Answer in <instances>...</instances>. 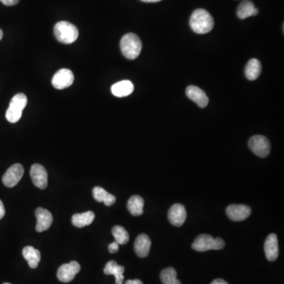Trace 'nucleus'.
Listing matches in <instances>:
<instances>
[{"mask_svg":"<svg viewBox=\"0 0 284 284\" xmlns=\"http://www.w3.org/2000/svg\"><path fill=\"white\" fill-rule=\"evenodd\" d=\"M189 26L194 33L205 34L213 29V17L204 9H198L193 11L189 19Z\"/></svg>","mask_w":284,"mask_h":284,"instance_id":"f257e3e1","label":"nucleus"},{"mask_svg":"<svg viewBox=\"0 0 284 284\" xmlns=\"http://www.w3.org/2000/svg\"><path fill=\"white\" fill-rule=\"evenodd\" d=\"M120 49L122 55L126 59L133 60L139 56L142 49V43L135 33H127L121 39Z\"/></svg>","mask_w":284,"mask_h":284,"instance_id":"f03ea898","label":"nucleus"},{"mask_svg":"<svg viewBox=\"0 0 284 284\" xmlns=\"http://www.w3.org/2000/svg\"><path fill=\"white\" fill-rule=\"evenodd\" d=\"M54 34L57 40L62 43L70 45L78 39V28L68 21H59L54 27Z\"/></svg>","mask_w":284,"mask_h":284,"instance_id":"7ed1b4c3","label":"nucleus"},{"mask_svg":"<svg viewBox=\"0 0 284 284\" xmlns=\"http://www.w3.org/2000/svg\"><path fill=\"white\" fill-rule=\"evenodd\" d=\"M27 102V97L24 93H18L13 97L6 112V118L8 122L15 123L20 120Z\"/></svg>","mask_w":284,"mask_h":284,"instance_id":"20e7f679","label":"nucleus"},{"mask_svg":"<svg viewBox=\"0 0 284 284\" xmlns=\"http://www.w3.org/2000/svg\"><path fill=\"white\" fill-rule=\"evenodd\" d=\"M225 243L221 238H213L209 234H203L196 237L192 244V248L198 252H205L211 250H222Z\"/></svg>","mask_w":284,"mask_h":284,"instance_id":"39448f33","label":"nucleus"},{"mask_svg":"<svg viewBox=\"0 0 284 284\" xmlns=\"http://www.w3.org/2000/svg\"><path fill=\"white\" fill-rule=\"evenodd\" d=\"M248 145L253 154H256L257 157L265 158L270 154V142L265 136L255 135L252 137L249 140Z\"/></svg>","mask_w":284,"mask_h":284,"instance_id":"423d86ee","label":"nucleus"},{"mask_svg":"<svg viewBox=\"0 0 284 284\" xmlns=\"http://www.w3.org/2000/svg\"><path fill=\"white\" fill-rule=\"evenodd\" d=\"M81 270V265L77 261H71L60 266L57 272V277L62 282L72 281L76 275Z\"/></svg>","mask_w":284,"mask_h":284,"instance_id":"0eeeda50","label":"nucleus"},{"mask_svg":"<svg viewBox=\"0 0 284 284\" xmlns=\"http://www.w3.org/2000/svg\"><path fill=\"white\" fill-rule=\"evenodd\" d=\"M24 174V168L20 164H15L9 167L3 176V183L7 187L12 188L15 186L21 180Z\"/></svg>","mask_w":284,"mask_h":284,"instance_id":"6e6552de","label":"nucleus"},{"mask_svg":"<svg viewBox=\"0 0 284 284\" xmlns=\"http://www.w3.org/2000/svg\"><path fill=\"white\" fill-rule=\"evenodd\" d=\"M74 76L72 71L68 69H61L55 73L52 80V84L57 90H63L72 85Z\"/></svg>","mask_w":284,"mask_h":284,"instance_id":"1a4fd4ad","label":"nucleus"},{"mask_svg":"<svg viewBox=\"0 0 284 284\" xmlns=\"http://www.w3.org/2000/svg\"><path fill=\"white\" fill-rule=\"evenodd\" d=\"M226 213L232 221H243L251 214V208L245 205H231L227 207Z\"/></svg>","mask_w":284,"mask_h":284,"instance_id":"9d476101","label":"nucleus"},{"mask_svg":"<svg viewBox=\"0 0 284 284\" xmlns=\"http://www.w3.org/2000/svg\"><path fill=\"white\" fill-rule=\"evenodd\" d=\"M30 176L33 184L36 187L41 189H46L48 186V173L43 166L38 164H33L30 170Z\"/></svg>","mask_w":284,"mask_h":284,"instance_id":"9b49d317","label":"nucleus"},{"mask_svg":"<svg viewBox=\"0 0 284 284\" xmlns=\"http://www.w3.org/2000/svg\"><path fill=\"white\" fill-rule=\"evenodd\" d=\"M35 215L36 217V230L37 232H43L50 228L53 222V217L49 210L43 208H37Z\"/></svg>","mask_w":284,"mask_h":284,"instance_id":"f8f14e48","label":"nucleus"},{"mask_svg":"<svg viewBox=\"0 0 284 284\" xmlns=\"http://www.w3.org/2000/svg\"><path fill=\"white\" fill-rule=\"evenodd\" d=\"M167 215L170 224L174 227H181L186 219V208L181 204H174L170 207Z\"/></svg>","mask_w":284,"mask_h":284,"instance_id":"ddd939ff","label":"nucleus"},{"mask_svg":"<svg viewBox=\"0 0 284 284\" xmlns=\"http://www.w3.org/2000/svg\"><path fill=\"white\" fill-rule=\"evenodd\" d=\"M186 96L189 97L192 101L194 102L199 107L204 108L208 104V98L206 93L198 87L194 85H190L187 87L186 90Z\"/></svg>","mask_w":284,"mask_h":284,"instance_id":"4468645a","label":"nucleus"},{"mask_svg":"<svg viewBox=\"0 0 284 284\" xmlns=\"http://www.w3.org/2000/svg\"><path fill=\"white\" fill-rule=\"evenodd\" d=\"M265 252L266 257L270 261H274L279 256V244L276 234H271L268 236L265 243Z\"/></svg>","mask_w":284,"mask_h":284,"instance_id":"2eb2a0df","label":"nucleus"},{"mask_svg":"<svg viewBox=\"0 0 284 284\" xmlns=\"http://www.w3.org/2000/svg\"><path fill=\"white\" fill-rule=\"evenodd\" d=\"M151 247V240L147 234H141L135 240V251L138 257L144 258L148 256Z\"/></svg>","mask_w":284,"mask_h":284,"instance_id":"dca6fc26","label":"nucleus"},{"mask_svg":"<svg viewBox=\"0 0 284 284\" xmlns=\"http://www.w3.org/2000/svg\"><path fill=\"white\" fill-rule=\"evenodd\" d=\"M112 94L117 97H127L134 92L135 86L130 81L125 80V81H119L114 84L112 86Z\"/></svg>","mask_w":284,"mask_h":284,"instance_id":"f3484780","label":"nucleus"},{"mask_svg":"<svg viewBox=\"0 0 284 284\" xmlns=\"http://www.w3.org/2000/svg\"><path fill=\"white\" fill-rule=\"evenodd\" d=\"M125 269L123 266L118 265L115 260H111L107 262L105 265V268L103 269V272L106 275H113L116 277V284H122L124 276Z\"/></svg>","mask_w":284,"mask_h":284,"instance_id":"a211bd4d","label":"nucleus"},{"mask_svg":"<svg viewBox=\"0 0 284 284\" xmlns=\"http://www.w3.org/2000/svg\"><path fill=\"white\" fill-rule=\"evenodd\" d=\"M258 12V9L256 8L253 3L250 0H244L239 4L237 10L238 17L242 20L252 16H256Z\"/></svg>","mask_w":284,"mask_h":284,"instance_id":"6ab92c4d","label":"nucleus"},{"mask_svg":"<svg viewBox=\"0 0 284 284\" xmlns=\"http://www.w3.org/2000/svg\"><path fill=\"white\" fill-rule=\"evenodd\" d=\"M261 63L257 59H252L247 62L245 69V74L247 79L254 81L257 79L261 73Z\"/></svg>","mask_w":284,"mask_h":284,"instance_id":"aec40b11","label":"nucleus"},{"mask_svg":"<svg viewBox=\"0 0 284 284\" xmlns=\"http://www.w3.org/2000/svg\"><path fill=\"white\" fill-rule=\"evenodd\" d=\"M93 195L95 200L98 202H103L107 206H111L116 203V198L114 195L111 194L105 189L100 186L93 188Z\"/></svg>","mask_w":284,"mask_h":284,"instance_id":"412c9836","label":"nucleus"},{"mask_svg":"<svg viewBox=\"0 0 284 284\" xmlns=\"http://www.w3.org/2000/svg\"><path fill=\"white\" fill-rule=\"evenodd\" d=\"M24 258L27 260L31 269H36L40 261V253L39 250L33 248V246H26L23 250Z\"/></svg>","mask_w":284,"mask_h":284,"instance_id":"4be33fe9","label":"nucleus"},{"mask_svg":"<svg viewBox=\"0 0 284 284\" xmlns=\"http://www.w3.org/2000/svg\"><path fill=\"white\" fill-rule=\"evenodd\" d=\"M95 219V213L92 211L83 213L74 214L72 216V224L74 227L81 228L90 225Z\"/></svg>","mask_w":284,"mask_h":284,"instance_id":"5701e85b","label":"nucleus"},{"mask_svg":"<svg viewBox=\"0 0 284 284\" xmlns=\"http://www.w3.org/2000/svg\"><path fill=\"white\" fill-rule=\"evenodd\" d=\"M127 208L131 215H141L144 212V200L139 195H134L129 198L127 203Z\"/></svg>","mask_w":284,"mask_h":284,"instance_id":"b1692460","label":"nucleus"},{"mask_svg":"<svg viewBox=\"0 0 284 284\" xmlns=\"http://www.w3.org/2000/svg\"><path fill=\"white\" fill-rule=\"evenodd\" d=\"M160 279L163 284H181L177 279V272L173 268H167L160 274Z\"/></svg>","mask_w":284,"mask_h":284,"instance_id":"393cba45","label":"nucleus"},{"mask_svg":"<svg viewBox=\"0 0 284 284\" xmlns=\"http://www.w3.org/2000/svg\"><path fill=\"white\" fill-rule=\"evenodd\" d=\"M112 234L119 245H125L129 242V236L127 231L122 226H115L112 228Z\"/></svg>","mask_w":284,"mask_h":284,"instance_id":"a878e982","label":"nucleus"},{"mask_svg":"<svg viewBox=\"0 0 284 284\" xmlns=\"http://www.w3.org/2000/svg\"><path fill=\"white\" fill-rule=\"evenodd\" d=\"M119 245L116 242L111 243L108 246V250L111 253H115L119 250Z\"/></svg>","mask_w":284,"mask_h":284,"instance_id":"bb28decb","label":"nucleus"},{"mask_svg":"<svg viewBox=\"0 0 284 284\" xmlns=\"http://www.w3.org/2000/svg\"><path fill=\"white\" fill-rule=\"evenodd\" d=\"M0 2L4 4V5L11 7V6H14L18 4L19 0H0Z\"/></svg>","mask_w":284,"mask_h":284,"instance_id":"cd10ccee","label":"nucleus"},{"mask_svg":"<svg viewBox=\"0 0 284 284\" xmlns=\"http://www.w3.org/2000/svg\"><path fill=\"white\" fill-rule=\"evenodd\" d=\"M5 208H4V203L2 201L0 200V220H2L5 215Z\"/></svg>","mask_w":284,"mask_h":284,"instance_id":"c85d7f7f","label":"nucleus"},{"mask_svg":"<svg viewBox=\"0 0 284 284\" xmlns=\"http://www.w3.org/2000/svg\"><path fill=\"white\" fill-rule=\"evenodd\" d=\"M125 284H143L140 279H135V280H127Z\"/></svg>","mask_w":284,"mask_h":284,"instance_id":"c756f323","label":"nucleus"},{"mask_svg":"<svg viewBox=\"0 0 284 284\" xmlns=\"http://www.w3.org/2000/svg\"><path fill=\"white\" fill-rule=\"evenodd\" d=\"M211 284H228L225 280L222 279H216Z\"/></svg>","mask_w":284,"mask_h":284,"instance_id":"7c9ffc66","label":"nucleus"},{"mask_svg":"<svg viewBox=\"0 0 284 284\" xmlns=\"http://www.w3.org/2000/svg\"><path fill=\"white\" fill-rule=\"evenodd\" d=\"M141 1H143V2L145 3H157L160 2L161 0H141Z\"/></svg>","mask_w":284,"mask_h":284,"instance_id":"2f4dec72","label":"nucleus"},{"mask_svg":"<svg viewBox=\"0 0 284 284\" xmlns=\"http://www.w3.org/2000/svg\"><path fill=\"white\" fill-rule=\"evenodd\" d=\"M3 36H4V33H3L2 30H0V40H2Z\"/></svg>","mask_w":284,"mask_h":284,"instance_id":"473e14b6","label":"nucleus"},{"mask_svg":"<svg viewBox=\"0 0 284 284\" xmlns=\"http://www.w3.org/2000/svg\"><path fill=\"white\" fill-rule=\"evenodd\" d=\"M4 284H11V283H7H7H4Z\"/></svg>","mask_w":284,"mask_h":284,"instance_id":"72a5a7b5","label":"nucleus"}]
</instances>
